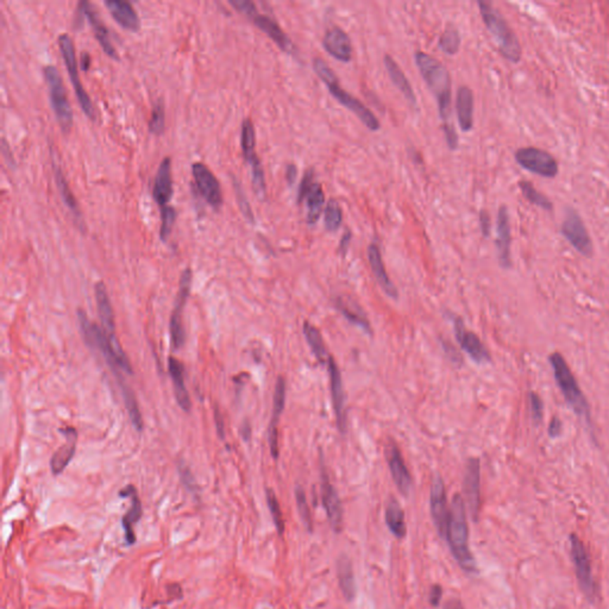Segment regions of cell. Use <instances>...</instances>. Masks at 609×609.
Returning a JSON list of instances; mask_svg holds the SVG:
<instances>
[{
  "instance_id": "cell-1",
  "label": "cell",
  "mask_w": 609,
  "mask_h": 609,
  "mask_svg": "<svg viewBox=\"0 0 609 609\" xmlns=\"http://www.w3.org/2000/svg\"><path fill=\"white\" fill-rule=\"evenodd\" d=\"M445 539L447 540L451 554L461 569L468 574H476L478 565L469 547V528L466 521V504L459 494H456L451 502Z\"/></svg>"
},
{
  "instance_id": "cell-2",
  "label": "cell",
  "mask_w": 609,
  "mask_h": 609,
  "mask_svg": "<svg viewBox=\"0 0 609 609\" xmlns=\"http://www.w3.org/2000/svg\"><path fill=\"white\" fill-rule=\"evenodd\" d=\"M415 65L418 67L424 81L426 82L431 92L433 93L437 103L443 125L451 123V77L447 67L439 63L438 60L424 51H417L414 55Z\"/></svg>"
},
{
  "instance_id": "cell-3",
  "label": "cell",
  "mask_w": 609,
  "mask_h": 609,
  "mask_svg": "<svg viewBox=\"0 0 609 609\" xmlns=\"http://www.w3.org/2000/svg\"><path fill=\"white\" fill-rule=\"evenodd\" d=\"M313 70L318 75V78L325 84L327 90L332 94V97L336 100L339 101L341 105L351 111L355 116L358 117V119L370 131L380 130V121L377 119V117L374 114L373 111L369 110L361 100H358V98L353 97L349 92L341 89V85H339V80L336 77L334 70L327 66V63L324 60L315 58L313 60Z\"/></svg>"
},
{
  "instance_id": "cell-4",
  "label": "cell",
  "mask_w": 609,
  "mask_h": 609,
  "mask_svg": "<svg viewBox=\"0 0 609 609\" xmlns=\"http://www.w3.org/2000/svg\"><path fill=\"white\" fill-rule=\"evenodd\" d=\"M478 5L483 23L495 39L502 56L511 63H519L523 51L518 36L509 27L507 20L492 3L480 0Z\"/></svg>"
},
{
  "instance_id": "cell-5",
  "label": "cell",
  "mask_w": 609,
  "mask_h": 609,
  "mask_svg": "<svg viewBox=\"0 0 609 609\" xmlns=\"http://www.w3.org/2000/svg\"><path fill=\"white\" fill-rule=\"evenodd\" d=\"M78 318L86 343L100 351L101 355L107 362V365H110V368L112 369L113 373L116 374L117 379L122 377L119 370H124V373L131 375V365H130L126 355L117 353L104 334V331L101 330L99 326L94 325L93 322H91L84 310H79Z\"/></svg>"
},
{
  "instance_id": "cell-6",
  "label": "cell",
  "mask_w": 609,
  "mask_h": 609,
  "mask_svg": "<svg viewBox=\"0 0 609 609\" xmlns=\"http://www.w3.org/2000/svg\"><path fill=\"white\" fill-rule=\"evenodd\" d=\"M550 363L555 374L556 382L558 384L564 399L567 400L568 404L574 410L576 414L588 418L589 407L587 404L586 398L578 387L577 381L575 379L574 374L571 373L565 360L559 353H552L550 356Z\"/></svg>"
},
{
  "instance_id": "cell-7",
  "label": "cell",
  "mask_w": 609,
  "mask_h": 609,
  "mask_svg": "<svg viewBox=\"0 0 609 609\" xmlns=\"http://www.w3.org/2000/svg\"><path fill=\"white\" fill-rule=\"evenodd\" d=\"M570 540V555L574 563L575 574L577 577L579 589L584 594L589 601L594 602L598 598V584L595 582L593 576V567L590 561L589 554L587 551L586 546L581 538L571 533L569 537Z\"/></svg>"
},
{
  "instance_id": "cell-8",
  "label": "cell",
  "mask_w": 609,
  "mask_h": 609,
  "mask_svg": "<svg viewBox=\"0 0 609 609\" xmlns=\"http://www.w3.org/2000/svg\"><path fill=\"white\" fill-rule=\"evenodd\" d=\"M44 78L49 89L51 106L54 110L56 121L63 131L68 132L73 125V111L67 98L63 79L54 66L44 67Z\"/></svg>"
},
{
  "instance_id": "cell-9",
  "label": "cell",
  "mask_w": 609,
  "mask_h": 609,
  "mask_svg": "<svg viewBox=\"0 0 609 609\" xmlns=\"http://www.w3.org/2000/svg\"><path fill=\"white\" fill-rule=\"evenodd\" d=\"M58 47H60V51L63 54V61H65L67 70L70 73V81L73 84L74 91H75V94L78 97L82 111L86 113V116L90 117L91 119H94L96 118V110H94L91 98L89 97V94L86 92L85 89L82 87L81 81H80V78H79L78 63H77L73 41L66 34L60 35V37H58Z\"/></svg>"
},
{
  "instance_id": "cell-10",
  "label": "cell",
  "mask_w": 609,
  "mask_h": 609,
  "mask_svg": "<svg viewBox=\"0 0 609 609\" xmlns=\"http://www.w3.org/2000/svg\"><path fill=\"white\" fill-rule=\"evenodd\" d=\"M516 162L519 166L533 174L544 178H555L558 174V163L549 152L538 148H521L516 152Z\"/></svg>"
},
{
  "instance_id": "cell-11",
  "label": "cell",
  "mask_w": 609,
  "mask_h": 609,
  "mask_svg": "<svg viewBox=\"0 0 609 609\" xmlns=\"http://www.w3.org/2000/svg\"><path fill=\"white\" fill-rule=\"evenodd\" d=\"M190 284H192V272L186 269L180 279L179 293L175 301L174 310L171 317V346L175 350L183 348L186 339L185 329L183 325V310L190 295Z\"/></svg>"
},
{
  "instance_id": "cell-12",
  "label": "cell",
  "mask_w": 609,
  "mask_h": 609,
  "mask_svg": "<svg viewBox=\"0 0 609 609\" xmlns=\"http://www.w3.org/2000/svg\"><path fill=\"white\" fill-rule=\"evenodd\" d=\"M563 236L579 254L589 257L593 254V243L581 217L572 209H568L562 224Z\"/></svg>"
},
{
  "instance_id": "cell-13",
  "label": "cell",
  "mask_w": 609,
  "mask_h": 609,
  "mask_svg": "<svg viewBox=\"0 0 609 609\" xmlns=\"http://www.w3.org/2000/svg\"><path fill=\"white\" fill-rule=\"evenodd\" d=\"M463 493L470 516L475 523H478L481 509V468L478 458H470L466 463Z\"/></svg>"
},
{
  "instance_id": "cell-14",
  "label": "cell",
  "mask_w": 609,
  "mask_h": 609,
  "mask_svg": "<svg viewBox=\"0 0 609 609\" xmlns=\"http://www.w3.org/2000/svg\"><path fill=\"white\" fill-rule=\"evenodd\" d=\"M430 509L431 516L439 536L442 537L443 539H445L450 509L447 507L445 485L443 478L438 475H436L431 485Z\"/></svg>"
},
{
  "instance_id": "cell-15",
  "label": "cell",
  "mask_w": 609,
  "mask_h": 609,
  "mask_svg": "<svg viewBox=\"0 0 609 609\" xmlns=\"http://www.w3.org/2000/svg\"><path fill=\"white\" fill-rule=\"evenodd\" d=\"M192 174L195 178V186L199 195L205 199V202L214 209H219L223 204L221 185L214 173L202 162H197L192 166Z\"/></svg>"
},
{
  "instance_id": "cell-16",
  "label": "cell",
  "mask_w": 609,
  "mask_h": 609,
  "mask_svg": "<svg viewBox=\"0 0 609 609\" xmlns=\"http://www.w3.org/2000/svg\"><path fill=\"white\" fill-rule=\"evenodd\" d=\"M320 494H322V507L325 509L331 528L336 533L341 531L343 526V507L337 490L330 482V478L322 466L320 473Z\"/></svg>"
},
{
  "instance_id": "cell-17",
  "label": "cell",
  "mask_w": 609,
  "mask_h": 609,
  "mask_svg": "<svg viewBox=\"0 0 609 609\" xmlns=\"http://www.w3.org/2000/svg\"><path fill=\"white\" fill-rule=\"evenodd\" d=\"M327 365H329V375H330L331 399L334 404L337 427L338 430L341 431V435H344L346 432V394H344V387L341 381V370L331 356L327 361Z\"/></svg>"
},
{
  "instance_id": "cell-18",
  "label": "cell",
  "mask_w": 609,
  "mask_h": 609,
  "mask_svg": "<svg viewBox=\"0 0 609 609\" xmlns=\"http://www.w3.org/2000/svg\"><path fill=\"white\" fill-rule=\"evenodd\" d=\"M96 299H97L98 313L100 317L101 330L104 331L106 337L117 353H124L116 337V324L112 306L110 303L109 295L106 292L105 284L98 282L96 284Z\"/></svg>"
},
{
  "instance_id": "cell-19",
  "label": "cell",
  "mask_w": 609,
  "mask_h": 609,
  "mask_svg": "<svg viewBox=\"0 0 609 609\" xmlns=\"http://www.w3.org/2000/svg\"><path fill=\"white\" fill-rule=\"evenodd\" d=\"M454 329L458 344L469 355L473 361L476 362L478 365H483V363L490 361L488 350L483 346V343L480 341V338L476 334L471 331L466 330L462 319H454Z\"/></svg>"
},
{
  "instance_id": "cell-20",
  "label": "cell",
  "mask_w": 609,
  "mask_h": 609,
  "mask_svg": "<svg viewBox=\"0 0 609 609\" xmlns=\"http://www.w3.org/2000/svg\"><path fill=\"white\" fill-rule=\"evenodd\" d=\"M286 402V382L284 377L280 376L276 381L275 391H274V399H273L272 420L269 424L268 442L270 454L274 459L279 458V433H277V425H279L280 417L282 414Z\"/></svg>"
},
{
  "instance_id": "cell-21",
  "label": "cell",
  "mask_w": 609,
  "mask_h": 609,
  "mask_svg": "<svg viewBox=\"0 0 609 609\" xmlns=\"http://www.w3.org/2000/svg\"><path fill=\"white\" fill-rule=\"evenodd\" d=\"M386 457L388 461L389 470L392 475L393 481L395 483L396 487L399 489L400 493L402 495H408L411 493L412 481L411 473L408 470L406 463H405L404 457L400 452L399 447H396V444H389L387 450H386Z\"/></svg>"
},
{
  "instance_id": "cell-22",
  "label": "cell",
  "mask_w": 609,
  "mask_h": 609,
  "mask_svg": "<svg viewBox=\"0 0 609 609\" xmlns=\"http://www.w3.org/2000/svg\"><path fill=\"white\" fill-rule=\"evenodd\" d=\"M322 47L332 58L341 63H350L353 58V44L349 35L341 27H331L325 32Z\"/></svg>"
},
{
  "instance_id": "cell-23",
  "label": "cell",
  "mask_w": 609,
  "mask_h": 609,
  "mask_svg": "<svg viewBox=\"0 0 609 609\" xmlns=\"http://www.w3.org/2000/svg\"><path fill=\"white\" fill-rule=\"evenodd\" d=\"M119 497L131 499V507L126 512V514L122 518V526H123L125 533V544L128 546H131L136 543L137 540L133 526L140 521L142 514H143L142 502H140V497L137 494L136 488L132 485H126L125 488L122 489L119 492Z\"/></svg>"
},
{
  "instance_id": "cell-24",
  "label": "cell",
  "mask_w": 609,
  "mask_h": 609,
  "mask_svg": "<svg viewBox=\"0 0 609 609\" xmlns=\"http://www.w3.org/2000/svg\"><path fill=\"white\" fill-rule=\"evenodd\" d=\"M511 223L509 210L506 206H501L497 212V250L500 264L504 268L511 267Z\"/></svg>"
},
{
  "instance_id": "cell-25",
  "label": "cell",
  "mask_w": 609,
  "mask_h": 609,
  "mask_svg": "<svg viewBox=\"0 0 609 609\" xmlns=\"http://www.w3.org/2000/svg\"><path fill=\"white\" fill-rule=\"evenodd\" d=\"M60 432H63V436L66 437V443L63 444V447H58L51 457V473L54 475H60L70 464L72 458L75 454L77 440H78V432L73 427H65V428H61Z\"/></svg>"
},
{
  "instance_id": "cell-26",
  "label": "cell",
  "mask_w": 609,
  "mask_h": 609,
  "mask_svg": "<svg viewBox=\"0 0 609 609\" xmlns=\"http://www.w3.org/2000/svg\"><path fill=\"white\" fill-rule=\"evenodd\" d=\"M152 195L159 207L163 209L168 206L173 197V178H171V161L166 157L159 163V171L155 176V183L152 187Z\"/></svg>"
},
{
  "instance_id": "cell-27",
  "label": "cell",
  "mask_w": 609,
  "mask_h": 609,
  "mask_svg": "<svg viewBox=\"0 0 609 609\" xmlns=\"http://www.w3.org/2000/svg\"><path fill=\"white\" fill-rule=\"evenodd\" d=\"M104 4L117 23L126 30L137 32L140 29V17L136 10L125 0H106Z\"/></svg>"
},
{
  "instance_id": "cell-28",
  "label": "cell",
  "mask_w": 609,
  "mask_h": 609,
  "mask_svg": "<svg viewBox=\"0 0 609 609\" xmlns=\"http://www.w3.org/2000/svg\"><path fill=\"white\" fill-rule=\"evenodd\" d=\"M368 260L372 272H373L374 276L376 279L377 284H380V287L382 288V291L388 295V296L393 298V299H396L398 298V289L393 284L392 281L389 279L388 274L386 272V267H384V260H382V255H381L379 245L374 244V243L369 245Z\"/></svg>"
},
{
  "instance_id": "cell-29",
  "label": "cell",
  "mask_w": 609,
  "mask_h": 609,
  "mask_svg": "<svg viewBox=\"0 0 609 609\" xmlns=\"http://www.w3.org/2000/svg\"><path fill=\"white\" fill-rule=\"evenodd\" d=\"M251 20L260 29L261 32H263L266 35L268 36L269 39H272L273 42L275 43L281 51L288 53V54H292L294 51V46H293L291 39L284 34V30L280 27L279 24L276 23L275 20H272L270 17L260 15V13L254 17Z\"/></svg>"
},
{
  "instance_id": "cell-30",
  "label": "cell",
  "mask_w": 609,
  "mask_h": 609,
  "mask_svg": "<svg viewBox=\"0 0 609 609\" xmlns=\"http://www.w3.org/2000/svg\"><path fill=\"white\" fill-rule=\"evenodd\" d=\"M79 10H81L84 12V15L87 17V20H90L98 42L100 43V46L106 54L112 58H118L116 49L113 47L111 39H110L109 32H107V29H106L104 23L101 22L100 17L98 15L97 11L94 10L93 6L90 3H87V1H81L79 4Z\"/></svg>"
},
{
  "instance_id": "cell-31",
  "label": "cell",
  "mask_w": 609,
  "mask_h": 609,
  "mask_svg": "<svg viewBox=\"0 0 609 609\" xmlns=\"http://www.w3.org/2000/svg\"><path fill=\"white\" fill-rule=\"evenodd\" d=\"M384 63L386 70L388 72L389 78L392 80L394 86L402 93L405 99L408 101V104L412 107H417L418 103H417L414 91L412 89L411 82L408 81L407 77L405 75L404 72L401 70V67L388 54L384 55Z\"/></svg>"
},
{
  "instance_id": "cell-32",
  "label": "cell",
  "mask_w": 609,
  "mask_h": 609,
  "mask_svg": "<svg viewBox=\"0 0 609 609\" xmlns=\"http://www.w3.org/2000/svg\"><path fill=\"white\" fill-rule=\"evenodd\" d=\"M456 112L462 131H471L473 126V93L468 86H461L457 90Z\"/></svg>"
},
{
  "instance_id": "cell-33",
  "label": "cell",
  "mask_w": 609,
  "mask_h": 609,
  "mask_svg": "<svg viewBox=\"0 0 609 609\" xmlns=\"http://www.w3.org/2000/svg\"><path fill=\"white\" fill-rule=\"evenodd\" d=\"M168 369H169V374H171V380L174 384L175 399L183 411L190 412V399L186 384H185V375H183V367L181 362L178 361L176 358H169Z\"/></svg>"
},
{
  "instance_id": "cell-34",
  "label": "cell",
  "mask_w": 609,
  "mask_h": 609,
  "mask_svg": "<svg viewBox=\"0 0 609 609\" xmlns=\"http://www.w3.org/2000/svg\"><path fill=\"white\" fill-rule=\"evenodd\" d=\"M53 166H54L55 183L58 186L60 195H61L65 205L70 209V214H73V217L75 218L77 224L80 228H84L81 211H80L77 199L74 197L73 192L70 190V185L67 183L66 176L63 174V169L60 168V166L56 164V162H54Z\"/></svg>"
},
{
  "instance_id": "cell-35",
  "label": "cell",
  "mask_w": 609,
  "mask_h": 609,
  "mask_svg": "<svg viewBox=\"0 0 609 609\" xmlns=\"http://www.w3.org/2000/svg\"><path fill=\"white\" fill-rule=\"evenodd\" d=\"M337 576L339 588L346 601H353L356 598V582L353 574V564L349 557L341 555L337 561Z\"/></svg>"
},
{
  "instance_id": "cell-36",
  "label": "cell",
  "mask_w": 609,
  "mask_h": 609,
  "mask_svg": "<svg viewBox=\"0 0 609 609\" xmlns=\"http://www.w3.org/2000/svg\"><path fill=\"white\" fill-rule=\"evenodd\" d=\"M334 305L348 322L361 327L362 330L367 334H372V326H370L367 315L356 303H351L349 300L343 299V298H337L334 300Z\"/></svg>"
},
{
  "instance_id": "cell-37",
  "label": "cell",
  "mask_w": 609,
  "mask_h": 609,
  "mask_svg": "<svg viewBox=\"0 0 609 609\" xmlns=\"http://www.w3.org/2000/svg\"><path fill=\"white\" fill-rule=\"evenodd\" d=\"M384 520H386V525L389 528V531L392 532L393 536L399 538V539H402L406 537L407 528H406V523H405V513L398 501L392 499L387 504Z\"/></svg>"
},
{
  "instance_id": "cell-38",
  "label": "cell",
  "mask_w": 609,
  "mask_h": 609,
  "mask_svg": "<svg viewBox=\"0 0 609 609\" xmlns=\"http://www.w3.org/2000/svg\"><path fill=\"white\" fill-rule=\"evenodd\" d=\"M241 147L243 156L249 166H251L252 163L260 161L258 156L256 155V133H255V128L250 119H245L242 124L241 130Z\"/></svg>"
},
{
  "instance_id": "cell-39",
  "label": "cell",
  "mask_w": 609,
  "mask_h": 609,
  "mask_svg": "<svg viewBox=\"0 0 609 609\" xmlns=\"http://www.w3.org/2000/svg\"><path fill=\"white\" fill-rule=\"evenodd\" d=\"M307 207H308V214H307V223L310 225H315V223L319 221L320 214H322V206L325 204V195L320 183H315L310 188V193L307 195Z\"/></svg>"
},
{
  "instance_id": "cell-40",
  "label": "cell",
  "mask_w": 609,
  "mask_h": 609,
  "mask_svg": "<svg viewBox=\"0 0 609 609\" xmlns=\"http://www.w3.org/2000/svg\"><path fill=\"white\" fill-rule=\"evenodd\" d=\"M303 334H305V338H306L312 353H315V358L320 363H326L329 361L330 356H327V353H326L325 344L322 341L320 331L315 325H312L310 322H306L303 324Z\"/></svg>"
},
{
  "instance_id": "cell-41",
  "label": "cell",
  "mask_w": 609,
  "mask_h": 609,
  "mask_svg": "<svg viewBox=\"0 0 609 609\" xmlns=\"http://www.w3.org/2000/svg\"><path fill=\"white\" fill-rule=\"evenodd\" d=\"M119 388H121L122 395H123V399H124L125 407L128 410L129 417L131 419L132 425H133V427L137 431L143 430V419H142L140 407H138V404H137L135 394L130 389V387L126 386L124 381L119 382Z\"/></svg>"
},
{
  "instance_id": "cell-42",
  "label": "cell",
  "mask_w": 609,
  "mask_h": 609,
  "mask_svg": "<svg viewBox=\"0 0 609 609\" xmlns=\"http://www.w3.org/2000/svg\"><path fill=\"white\" fill-rule=\"evenodd\" d=\"M438 47L444 54L456 55L461 47V35L454 27H449L443 32L439 39Z\"/></svg>"
},
{
  "instance_id": "cell-43",
  "label": "cell",
  "mask_w": 609,
  "mask_h": 609,
  "mask_svg": "<svg viewBox=\"0 0 609 609\" xmlns=\"http://www.w3.org/2000/svg\"><path fill=\"white\" fill-rule=\"evenodd\" d=\"M341 221H343V214H341V206L336 199H331L325 209L324 223H325L326 230L330 233L337 231L341 228Z\"/></svg>"
},
{
  "instance_id": "cell-44",
  "label": "cell",
  "mask_w": 609,
  "mask_h": 609,
  "mask_svg": "<svg viewBox=\"0 0 609 609\" xmlns=\"http://www.w3.org/2000/svg\"><path fill=\"white\" fill-rule=\"evenodd\" d=\"M519 187L525 198L528 199V202L535 204V205L539 206V207L545 209V210H551L552 202L545 195L539 193L537 190L536 187L533 186L532 183H528V181H520Z\"/></svg>"
},
{
  "instance_id": "cell-45",
  "label": "cell",
  "mask_w": 609,
  "mask_h": 609,
  "mask_svg": "<svg viewBox=\"0 0 609 609\" xmlns=\"http://www.w3.org/2000/svg\"><path fill=\"white\" fill-rule=\"evenodd\" d=\"M266 495H267V504H268V509L270 511V514H272L276 531H277L280 536H282L284 532V516H282V511H281V507H280L279 500H277V497H276L273 489H267L266 490Z\"/></svg>"
},
{
  "instance_id": "cell-46",
  "label": "cell",
  "mask_w": 609,
  "mask_h": 609,
  "mask_svg": "<svg viewBox=\"0 0 609 609\" xmlns=\"http://www.w3.org/2000/svg\"><path fill=\"white\" fill-rule=\"evenodd\" d=\"M164 123H166V116H164V106H163L162 99H159L156 101L152 110V117L149 122V130L154 135H162L164 131Z\"/></svg>"
},
{
  "instance_id": "cell-47",
  "label": "cell",
  "mask_w": 609,
  "mask_h": 609,
  "mask_svg": "<svg viewBox=\"0 0 609 609\" xmlns=\"http://www.w3.org/2000/svg\"><path fill=\"white\" fill-rule=\"evenodd\" d=\"M295 499H296V506H298L300 519L303 521V526L306 528L307 531L312 532V519H310V507H308V504H307L306 494L303 492V487L298 485L295 488Z\"/></svg>"
},
{
  "instance_id": "cell-48",
  "label": "cell",
  "mask_w": 609,
  "mask_h": 609,
  "mask_svg": "<svg viewBox=\"0 0 609 609\" xmlns=\"http://www.w3.org/2000/svg\"><path fill=\"white\" fill-rule=\"evenodd\" d=\"M175 218H176V212L171 206H166L161 209V230H159V237L163 242H167L168 238L171 236V230L174 226Z\"/></svg>"
},
{
  "instance_id": "cell-49",
  "label": "cell",
  "mask_w": 609,
  "mask_h": 609,
  "mask_svg": "<svg viewBox=\"0 0 609 609\" xmlns=\"http://www.w3.org/2000/svg\"><path fill=\"white\" fill-rule=\"evenodd\" d=\"M233 186H235V190H236L237 202H238V206H240V209H241L242 214L244 216L245 219H247L249 223L254 224V223H255V216H254L251 206H250V202H248V198H247L244 190L242 188L241 183H238L237 180L233 181Z\"/></svg>"
},
{
  "instance_id": "cell-50",
  "label": "cell",
  "mask_w": 609,
  "mask_h": 609,
  "mask_svg": "<svg viewBox=\"0 0 609 609\" xmlns=\"http://www.w3.org/2000/svg\"><path fill=\"white\" fill-rule=\"evenodd\" d=\"M313 180H315V171L310 168L305 173L303 176V180L300 183L299 190H298V204L307 198V195L310 193V188L313 186Z\"/></svg>"
},
{
  "instance_id": "cell-51",
  "label": "cell",
  "mask_w": 609,
  "mask_h": 609,
  "mask_svg": "<svg viewBox=\"0 0 609 609\" xmlns=\"http://www.w3.org/2000/svg\"><path fill=\"white\" fill-rule=\"evenodd\" d=\"M229 3L230 5H233V8H236L237 11L241 12L245 16L249 17L250 20L258 15L256 5L250 0H230Z\"/></svg>"
},
{
  "instance_id": "cell-52",
  "label": "cell",
  "mask_w": 609,
  "mask_h": 609,
  "mask_svg": "<svg viewBox=\"0 0 609 609\" xmlns=\"http://www.w3.org/2000/svg\"><path fill=\"white\" fill-rule=\"evenodd\" d=\"M530 407H531L532 418L539 424L543 419L544 405L539 395L536 393H531L530 395Z\"/></svg>"
},
{
  "instance_id": "cell-53",
  "label": "cell",
  "mask_w": 609,
  "mask_h": 609,
  "mask_svg": "<svg viewBox=\"0 0 609 609\" xmlns=\"http://www.w3.org/2000/svg\"><path fill=\"white\" fill-rule=\"evenodd\" d=\"M179 473L181 481H183V485L188 489V492L195 493L198 490V487H197V483H195V478L190 473V469L183 463H180L179 464Z\"/></svg>"
},
{
  "instance_id": "cell-54",
  "label": "cell",
  "mask_w": 609,
  "mask_h": 609,
  "mask_svg": "<svg viewBox=\"0 0 609 609\" xmlns=\"http://www.w3.org/2000/svg\"><path fill=\"white\" fill-rule=\"evenodd\" d=\"M443 131H444L447 147L454 152L458 148V135L454 124L443 125Z\"/></svg>"
},
{
  "instance_id": "cell-55",
  "label": "cell",
  "mask_w": 609,
  "mask_h": 609,
  "mask_svg": "<svg viewBox=\"0 0 609 609\" xmlns=\"http://www.w3.org/2000/svg\"><path fill=\"white\" fill-rule=\"evenodd\" d=\"M480 225H481V233L483 237H485V238L489 237L492 223H490V216H489L488 212L485 210H482L480 212Z\"/></svg>"
},
{
  "instance_id": "cell-56",
  "label": "cell",
  "mask_w": 609,
  "mask_h": 609,
  "mask_svg": "<svg viewBox=\"0 0 609 609\" xmlns=\"http://www.w3.org/2000/svg\"><path fill=\"white\" fill-rule=\"evenodd\" d=\"M166 589H167L168 596H169V600H171V601H175V600L183 598V588H181L179 584L173 583V584H169V586L166 587Z\"/></svg>"
},
{
  "instance_id": "cell-57",
  "label": "cell",
  "mask_w": 609,
  "mask_h": 609,
  "mask_svg": "<svg viewBox=\"0 0 609 609\" xmlns=\"http://www.w3.org/2000/svg\"><path fill=\"white\" fill-rule=\"evenodd\" d=\"M443 596V589L442 587L439 586V584H435V586L431 588L430 591V603L433 605V607H437L440 603V600H442Z\"/></svg>"
},
{
  "instance_id": "cell-58",
  "label": "cell",
  "mask_w": 609,
  "mask_h": 609,
  "mask_svg": "<svg viewBox=\"0 0 609 609\" xmlns=\"http://www.w3.org/2000/svg\"><path fill=\"white\" fill-rule=\"evenodd\" d=\"M561 432H562V423L557 417H554L551 423L549 425V435L552 438H557L561 435Z\"/></svg>"
},
{
  "instance_id": "cell-59",
  "label": "cell",
  "mask_w": 609,
  "mask_h": 609,
  "mask_svg": "<svg viewBox=\"0 0 609 609\" xmlns=\"http://www.w3.org/2000/svg\"><path fill=\"white\" fill-rule=\"evenodd\" d=\"M350 241H351V233H350V230H346L343 237H341V243H339V247H338V251L343 256H346V252H348Z\"/></svg>"
},
{
  "instance_id": "cell-60",
  "label": "cell",
  "mask_w": 609,
  "mask_h": 609,
  "mask_svg": "<svg viewBox=\"0 0 609 609\" xmlns=\"http://www.w3.org/2000/svg\"><path fill=\"white\" fill-rule=\"evenodd\" d=\"M296 176H298V168H296V166L293 164V163L288 164L287 168H286V180H287L289 186L294 185Z\"/></svg>"
},
{
  "instance_id": "cell-61",
  "label": "cell",
  "mask_w": 609,
  "mask_h": 609,
  "mask_svg": "<svg viewBox=\"0 0 609 609\" xmlns=\"http://www.w3.org/2000/svg\"><path fill=\"white\" fill-rule=\"evenodd\" d=\"M214 419H216L218 436L223 439L224 438V436H225L224 435L225 433V431H224V421H223V417H221V412L218 411V408H216V412H214Z\"/></svg>"
},
{
  "instance_id": "cell-62",
  "label": "cell",
  "mask_w": 609,
  "mask_h": 609,
  "mask_svg": "<svg viewBox=\"0 0 609 609\" xmlns=\"http://www.w3.org/2000/svg\"><path fill=\"white\" fill-rule=\"evenodd\" d=\"M444 609H464L463 608L462 602L458 598H450L449 601L444 605Z\"/></svg>"
},
{
  "instance_id": "cell-63",
  "label": "cell",
  "mask_w": 609,
  "mask_h": 609,
  "mask_svg": "<svg viewBox=\"0 0 609 609\" xmlns=\"http://www.w3.org/2000/svg\"><path fill=\"white\" fill-rule=\"evenodd\" d=\"M241 433L243 436V438H244L245 442H248L249 439H250V435H251V430H250V425L248 423H244L242 425Z\"/></svg>"
},
{
  "instance_id": "cell-64",
  "label": "cell",
  "mask_w": 609,
  "mask_h": 609,
  "mask_svg": "<svg viewBox=\"0 0 609 609\" xmlns=\"http://www.w3.org/2000/svg\"><path fill=\"white\" fill-rule=\"evenodd\" d=\"M91 66V58L90 55L87 54V53H82L81 55V67L82 70H87L90 68Z\"/></svg>"
}]
</instances>
